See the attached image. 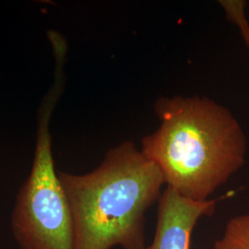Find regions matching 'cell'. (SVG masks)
<instances>
[{
  "instance_id": "cell-1",
  "label": "cell",
  "mask_w": 249,
  "mask_h": 249,
  "mask_svg": "<svg viewBox=\"0 0 249 249\" xmlns=\"http://www.w3.org/2000/svg\"><path fill=\"white\" fill-rule=\"evenodd\" d=\"M160 126L143 138L142 151L167 187L196 201L209 196L244 165L248 141L227 107L207 97H160Z\"/></svg>"
},
{
  "instance_id": "cell-2",
  "label": "cell",
  "mask_w": 249,
  "mask_h": 249,
  "mask_svg": "<svg viewBox=\"0 0 249 249\" xmlns=\"http://www.w3.org/2000/svg\"><path fill=\"white\" fill-rule=\"evenodd\" d=\"M58 178L71 211L74 249H145V215L165 183L135 144L111 149L89 173Z\"/></svg>"
},
{
  "instance_id": "cell-3",
  "label": "cell",
  "mask_w": 249,
  "mask_h": 249,
  "mask_svg": "<svg viewBox=\"0 0 249 249\" xmlns=\"http://www.w3.org/2000/svg\"><path fill=\"white\" fill-rule=\"evenodd\" d=\"M64 80L54 77L38 111L32 168L11 215V230L20 249H74L71 211L55 171L50 121Z\"/></svg>"
},
{
  "instance_id": "cell-4",
  "label": "cell",
  "mask_w": 249,
  "mask_h": 249,
  "mask_svg": "<svg viewBox=\"0 0 249 249\" xmlns=\"http://www.w3.org/2000/svg\"><path fill=\"white\" fill-rule=\"evenodd\" d=\"M216 200L196 201L167 187L160 195L154 237L144 249H189L196 223L213 215Z\"/></svg>"
},
{
  "instance_id": "cell-5",
  "label": "cell",
  "mask_w": 249,
  "mask_h": 249,
  "mask_svg": "<svg viewBox=\"0 0 249 249\" xmlns=\"http://www.w3.org/2000/svg\"><path fill=\"white\" fill-rule=\"evenodd\" d=\"M213 249H249V214L230 219Z\"/></svg>"
},
{
  "instance_id": "cell-6",
  "label": "cell",
  "mask_w": 249,
  "mask_h": 249,
  "mask_svg": "<svg viewBox=\"0 0 249 249\" xmlns=\"http://www.w3.org/2000/svg\"><path fill=\"white\" fill-rule=\"evenodd\" d=\"M223 6L227 18L234 22L240 29L241 34L245 43L249 48V24L245 14L246 2L244 1H220Z\"/></svg>"
}]
</instances>
